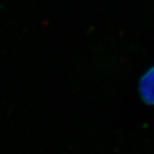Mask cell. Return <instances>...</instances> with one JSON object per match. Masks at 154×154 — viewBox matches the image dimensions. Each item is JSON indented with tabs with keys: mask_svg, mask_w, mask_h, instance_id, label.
<instances>
[{
	"mask_svg": "<svg viewBox=\"0 0 154 154\" xmlns=\"http://www.w3.org/2000/svg\"><path fill=\"white\" fill-rule=\"evenodd\" d=\"M138 92L143 103L154 107V66L149 68L141 75L138 84Z\"/></svg>",
	"mask_w": 154,
	"mask_h": 154,
	"instance_id": "obj_1",
	"label": "cell"
}]
</instances>
